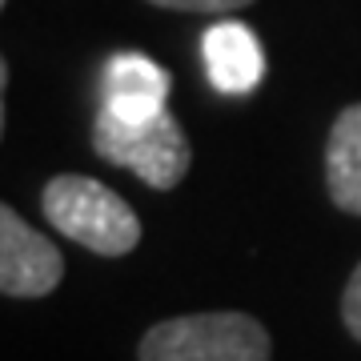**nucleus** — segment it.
<instances>
[{"label": "nucleus", "instance_id": "nucleus-7", "mask_svg": "<svg viewBox=\"0 0 361 361\" xmlns=\"http://www.w3.org/2000/svg\"><path fill=\"white\" fill-rule=\"evenodd\" d=\"M325 189L337 209L361 217V101L337 113L325 141Z\"/></svg>", "mask_w": 361, "mask_h": 361}, {"label": "nucleus", "instance_id": "nucleus-6", "mask_svg": "<svg viewBox=\"0 0 361 361\" xmlns=\"http://www.w3.org/2000/svg\"><path fill=\"white\" fill-rule=\"evenodd\" d=\"M169 73L141 52H116L104 73V104L121 116H153L165 109Z\"/></svg>", "mask_w": 361, "mask_h": 361}, {"label": "nucleus", "instance_id": "nucleus-8", "mask_svg": "<svg viewBox=\"0 0 361 361\" xmlns=\"http://www.w3.org/2000/svg\"><path fill=\"white\" fill-rule=\"evenodd\" d=\"M341 322H345V329L361 341V261H357V269L349 273L345 293H341Z\"/></svg>", "mask_w": 361, "mask_h": 361}, {"label": "nucleus", "instance_id": "nucleus-4", "mask_svg": "<svg viewBox=\"0 0 361 361\" xmlns=\"http://www.w3.org/2000/svg\"><path fill=\"white\" fill-rule=\"evenodd\" d=\"M65 277V257L13 205L0 209V289L4 297H49Z\"/></svg>", "mask_w": 361, "mask_h": 361}, {"label": "nucleus", "instance_id": "nucleus-1", "mask_svg": "<svg viewBox=\"0 0 361 361\" xmlns=\"http://www.w3.org/2000/svg\"><path fill=\"white\" fill-rule=\"evenodd\" d=\"M92 149L109 165L129 169L149 189H161V193L177 189L193 165L189 137L169 109L133 121V116H121L109 104H101V113L92 121Z\"/></svg>", "mask_w": 361, "mask_h": 361}, {"label": "nucleus", "instance_id": "nucleus-2", "mask_svg": "<svg viewBox=\"0 0 361 361\" xmlns=\"http://www.w3.org/2000/svg\"><path fill=\"white\" fill-rule=\"evenodd\" d=\"M40 205L52 229L101 257H125L141 245V221L129 209V201H121L97 177L61 173L44 185Z\"/></svg>", "mask_w": 361, "mask_h": 361}, {"label": "nucleus", "instance_id": "nucleus-5", "mask_svg": "<svg viewBox=\"0 0 361 361\" xmlns=\"http://www.w3.org/2000/svg\"><path fill=\"white\" fill-rule=\"evenodd\" d=\"M205 68L213 89L225 92V97H245L261 85L265 77V52H261V40L253 37V28L241 25V20H217V25L205 32Z\"/></svg>", "mask_w": 361, "mask_h": 361}, {"label": "nucleus", "instance_id": "nucleus-3", "mask_svg": "<svg viewBox=\"0 0 361 361\" xmlns=\"http://www.w3.org/2000/svg\"><path fill=\"white\" fill-rule=\"evenodd\" d=\"M269 329L249 313H189L141 337V361H269Z\"/></svg>", "mask_w": 361, "mask_h": 361}, {"label": "nucleus", "instance_id": "nucleus-9", "mask_svg": "<svg viewBox=\"0 0 361 361\" xmlns=\"http://www.w3.org/2000/svg\"><path fill=\"white\" fill-rule=\"evenodd\" d=\"M157 8H177V13H233V8H245L253 0H149Z\"/></svg>", "mask_w": 361, "mask_h": 361}]
</instances>
